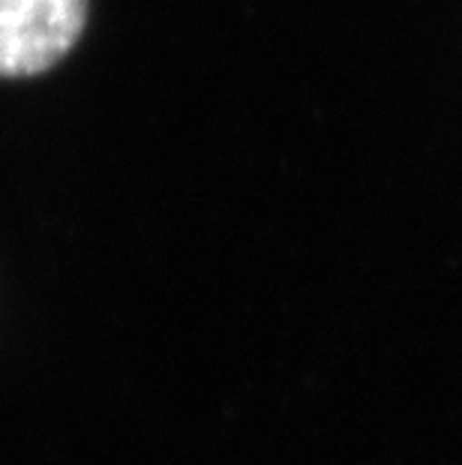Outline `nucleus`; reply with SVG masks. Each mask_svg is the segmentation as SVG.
Segmentation results:
<instances>
[{"label": "nucleus", "mask_w": 462, "mask_h": 465, "mask_svg": "<svg viewBox=\"0 0 462 465\" xmlns=\"http://www.w3.org/2000/svg\"><path fill=\"white\" fill-rule=\"evenodd\" d=\"M87 0H0V78H27L70 54Z\"/></svg>", "instance_id": "1"}]
</instances>
